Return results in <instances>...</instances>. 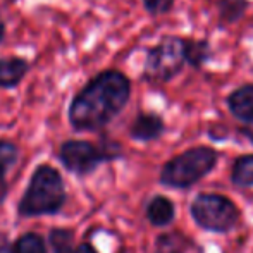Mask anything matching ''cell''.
I'll return each instance as SVG.
<instances>
[{
	"label": "cell",
	"instance_id": "13",
	"mask_svg": "<svg viewBox=\"0 0 253 253\" xmlns=\"http://www.w3.org/2000/svg\"><path fill=\"white\" fill-rule=\"evenodd\" d=\"M233 184L238 188H252L253 186V155H245L234 162L233 174H231Z\"/></svg>",
	"mask_w": 253,
	"mask_h": 253
},
{
	"label": "cell",
	"instance_id": "15",
	"mask_svg": "<svg viewBox=\"0 0 253 253\" xmlns=\"http://www.w3.org/2000/svg\"><path fill=\"white\" fill-rule=\"evenodd\" d=\"M48 241L53 253H76V248H73L74 233L69 229H52L48 234Z\"/></svg>",
	"mask_w": 253,
	"mask_h": 253
},
{
	"label": "cell",
	"instance_id": "1",
	"mask_svg": "<svg viewBox=\"0 0 253 253\" xmlns=\"http://www.w3.org/2000/svg\"><path fill=\"white\" fill-rule=\"evenodd\" d=\"M129 81L117 71H105L91 80L74 97L69 123L78 131H95L107 126L129 100Z\"/></svg>",
	"mask_w": 253,
	"mask_h": 253
},
{
	"label": "cell",
	"instance_id": "17",
	"mask_svg": "<svg viewBox=\"0 0 253 253\" xmlns=\"http://www.w3.org/2000/svg\"><path fill=\"white\" fill-rule=\"evenodd\" d=\"M76 253H98V252L95 250L90 243H81L80 247L76 248Z\"/></svg>",
	"mask_w": 253,
	"mask_h": 253
},
{
	"label": "cell",
	"instance_id": "11",
	"mask_svg": "<svg viewBox=\"0 0 253 253\" xmlns=\"http://www.w3.org/2000/svg\"><path fill=\"white\" fill-rule=\"evenodd\" d=\"M28 64L23 59H0V86L12 88L24 78Z\"/></svg>",
	"mask_w": 253,
	"mask_h": 253
},
{
	"label": "cell",
	"instance_id": "16",
	"mask_svg": "<svg viewBox=\"0 0 253 253\" xmlns=\"http://www.w3.org/2000/svg\"><path fill=\"white\" fill-rule=\"evenodd\" d=\"M145 2V7L147 10L153 16H159V14H164L170 9L172 5V0H143Z\"/></svg>",
	"mask_w": 253,
	"mask_h": 253
},
{
	"label": "cell",
	"instance_id": "4",
	"mask_svg": "<svg viewBox=\"0 0 253 253\" xmlns=\"http://www.w3.org/2000/svg\"><path fill=\"white\" fill-rule=\"evenodd\" d=\"M191 215L205 231L226 233L238 222L240 212L227 197L217 193H200L191 203Z\"/></svg>",
	"mask_w": 253,
	"mask_h": 253
},
{
	"label": "cell",
	"instance_id": "10",
	"mask_svg": "<svg viewBox=\"0 0 253 253\" xmlns=\"http://www.w3.org/2000/svg\"><path fill=\"white\" fill-rule=\"evenodd\" d=\"M19 159V150L14 143L0 140V203L7 197V172L16 166Z\"/></svg>",
	"mask_w": 253,
	"mask_h": 253
},
{
	"label": "cell",
	"instance_id": "6",
	"mask_svg": "<svg viewBox=\"0 0 253 253\" xmlns=\"http://www.w3.org/2000/svg\"><path fill=\"white\" fill-rule=\"evenodd\" d=\"M112 157L114 155H110L107 150L95 147L90 141L81 140L66 141L59 150V159L62 166L76 176L91 174L102 162L112 159Z\"/></svg>",
	"mask_w": 253,
	"mask_h": 253
},
{
	"label": "cell",
	"instance_id": "20",
	"mask_svg": "<svg viewBox=\"0 0 253 253\" xmlns=\"http://www.w3.org/2000/svg\"><path fill=\"white\" fill-rule=\"evenodd\" d=\"M3 35H5V28H3V23L0 21V42L3 40Z\"/></svg>",
	"mask_w": 253,
	"mask_h": 253
},
{
	"label": "cell",
	"instance_id": "12",
	"mask_svg": "<svg viewBox=\"0 0 253 253\" xmlns=\"http://www.w3.org/2000/svg\"><path fill=\"white\" fill-rule=\"evenodd\" d=\"M190 240L181 233H166L157 238L155 253H186Z\"/></svg>",
	"mask_w": 253,
	"mask_h": 253
},
{
	"label": "cell",
	"instance_id": "19",
	"mask_svg": "<svg viewBox=\"0 0 253 253\" xmlns=\"http://www.w3.org/2000/svg\"><path fill=\"white\" fill-rule=\"evenodd\" d=\"M247 134L250 136V140L253 141V121L248 123V127H247Z\"/></svg>",
	"mask_w": 253,
	"mask_h": 253
},
{
	"label": "cell",
	"instance_id": "2",
	"mask_svg": "<svg viewBox=\"0 0 253 253\" xmlns=\"http://www.w3.org/2000/svg\"><path fill=\"white\" fill-rule=\"evenodd\" d=\"M66 198V186L59 170L43 164L31 174L26 191L17 205V213L21 217L55 215L64 209Z\"/></svg>",
	"mask_w": 253,
	"mask_h": 253
},
{
	"label": "cell",
	"instance_id": "3",
	"mask_svg": "<svg viewBox=\"0 0 253 253\" xmlns=\"http://www.w3.org/2000/svg\"><path fill=\"white\" fill-rule=\"evenodd\" d=\"M217 164L215 150L209 147H197L186 150L176 159L169 160L160 172V183L164 186L186 190L205 177Z\"/></svg>",
	"mask_w": 253,
	"mask_h": 253
},
{
	"label": "cell",
	"instance_id": "8",
	"mask_svg": "<svg viewBox=\"0 0 253 253\" xmlns=\"http://www.w3.org/2000/svg\"><path fill=\"white\" fill-rule=\"evenodd\" d=\"M174 215H176V209H174V203L169 200V198L162 197H153L147 205V217L150 220V224L157 227H164L169 226L174 220Z\"/></svg>",
	"mask_w": 253,
	"mask_h": 253
},
{
	"label": "cell",
	"instance_id": "5",
	"mask_svg": "<svg viewBox=\"0 0 253 253\" xmlns=\"http://www.w3.org/2000/svg\"><path fill=\"white\" fill-rule=\"evenodd\" d=\"M188 57V45L179 38H166L150 50L145 66V76L153 83H164L181 71Z\"/></svg>",
	"mask_w": 253,
	"mask_h": 253
},
{
	"label": "cell",
	"instance_id": "14",
	"mask_svg": "<svg viewBox=\"0 0 253 253\" xmlns=\"http://www.w3.org/2000/svg\"><path fill=\"white\" fill-rule=\"evenodd\" d=\"M16 253H48L45 240L37 233H24L14 243Z\"/></svg>",
	"mask_w": 253,
	"mask_h": 253
},
{
	"label": "cell",
	"instance_id": "9",
	"mask_svg": "<svg viewBox=\"0 0 253 253\" xmlns=\"http://www.w3.org/2000/svg\"><path fill=\"white\" fill-rule=\"evenodd\" d=\"M229 109L240 121L250 123L253 121V84L236 90L229 97Z\"/></svg>",
	"mask_w": 253,
	"mask_h": 253
},
{
	"label": "cell",
	"instance_id": "7",
	"mask_svg": "<svg viewBox=\"0 0 253 253\" xmlns=\"http://www.w3.org/2000/svg\"><path fill=\"white\" fill-rule=\"evenodd\" d=\"M162 131L164 123L160 121V117L152 116V114H143V116H138L131 126V138L138 141H152L159 138Z\"/></svg>",
	"mask_w": 253,
	"mask_h": 253
},
{
	"label": "cell",
	"instance_id": "18",
	"mask_svg": "<svg viewBox=\"0 0 253 253\" xmlns=\"http://www.w3.org/2000/svg\"><path fill=\"white\" fill-rule=\"evenodd\" d=\"M0 253H16V248L3 243V245H0Z\"/></svg>",
	"mask_w": 253,
	"mask_h": 253
}]
</instances>
